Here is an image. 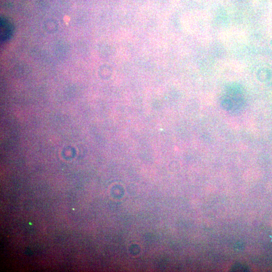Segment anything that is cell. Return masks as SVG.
Returning a JSON list of instances; mask_svg holds the SVG:
<instances>
[{
  "instance_id": "1",
  "label": "cell",
  "mask_w": 272,
  "mask_h": 272,
  "mask_svg": "<svg viewBox=\"0 0 272 272\" xmlns=\"http://www.w3.org/2000/svg\"><path fill=\"white\" fill-rule=\"evenodd\" d=\"M1 26V40L2 42H6L9 40L12 36L14 28L10 22L1 19L0 22Z\"/></svg>"
}]
</instances>
